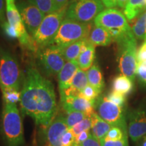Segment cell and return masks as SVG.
<instances>
[{"label":"cell","instance_id":"obj_10","mask_svg":"<svg viewBox=\"0 0 146 146\" xmlns=\"http://www.w3.org/2000/svg\"><path fill=\"white\" fill-rule=\"evenodd\" d=\"M5 1L7 22L10 27L18 32L20 43L25 49L36 52L38 50L37 47L24 25L21 14L15 3V0H5Z\"/></svg>","mask_w":146,"mask_h":146},{"label":"cell","instance_id":"obj_39","mask_svg":"<svg viewBox=\"0 0 146 146\" xmlns=\"http://www.w3.org/2000/svg\"><path fill=\"white\" fill-rule=\"evenodd\" d=\"M53 1H54V10L55 11H57L67 7L70 0H53Z\"/></svg>","mask_w":146,"mask_h":146},{"label":"cell","instance_id":"obj_40","mask_svg":"<svg viewBox=\"0 0 146 146\" xmlns=\"http://www.w3.org/2000/svg\"><path fill=\"white\" fill-rule=\"evenodd\" d=\"M91 135L90 131H85L78 135V136L76 137V141L78 143V145H81V143H83Z\"/></svg>","mask_w":146,"mask_h":146},{"label":"cell","instance_id":"obj_20","mask_svg":"<svg viewBox=\"0 0 146 146\" xmlns=\"http://www.w3.org/2000/svg\"><path fill=\"white\" fill-rule=\"evenodd\" d=\"M89 41V39L80 40L62 48V54L66 61H76L82 50L86 47Z\"/></svg>","mask_w":146,"mask_h":146},{"label":"cell","instance_id":"obj_7","mask_svg":"<svg viewBox=\"0 0 146 146\" xmlns=\"http://www.w3.org/2000/svg\"><path fill=\"white\" fill-rule=\"evenodd\" d=\"M22 72L18 60L8 51L0 48V88L21 89Z\"/></svg>","mask_w":146,"mask_h":146},{"label":"cell","instance_id":"obj_12","mask_svg":"<svg viewBox=\"0 0 146 146\" xmlns=\"http://www.w3.org/2000/svg\"><path fill=\"white\" fill-rule=\"evenodd\" d=\"M16 5L25 28L29 33L33 35L41 25L45 14L28 1H22Z\"/></svg>","mask_w":146,"mask_h":146},{"label":"cell","instance_id":"obj_11","mask_svg":"<svg viewBox=\"0 0 146 146\" xmlns=\"http://www.w3.org/2000/svg\"><path fill=\"white\" fill-rule=\"evenodd\" d=\"M95 108L97 114L112 127H120L128 131L124 107L110 101L106 97H103L96 100Z\"/></svg>","mask_w":146,"mask_h":146},{"label":"cell","instance_id":"obj_13","mask_svg":"<svg viewBox=\"0 0 146 146\" xmlns=\"http://www.w3.org/2000/svg\"><path fill=\"white\" fill-rule=\"evenodd\" d=\"M128 135L133 142L146 135V108L139 107L128 113Z\"/></svg>","mask_w":146,"mask_h":146},{"label":"cell","instance_id":"obj_34","mask_svg":"<svg viewBox=\"0 0 146 146\" xmlns=\"http://www.w3.org/2000/svg\"><path fill=\"white\" fill-rule=\"evenodd\" d=\"M100 141L101 146H129L128 137L118 140H111L104 137Z\"/></svg>","mask_w":146,"mask_h":146},{"label":"cell","instance_id":"obj_2","mask_svg":"<svg viewBox=\"0 0 146 146\" xmlns=\"http://www.w3.org/2000/svg\"><path fill=\"white\" fill-rule=\"evenodd\" d=\"M1 130L8 146H22L24 141L23 124L17 105L3 102Z\"/></svg>","mask_w":146,"mask_h":146},{"label":"cell","instance_id":"obj_32","mask_svg":"<svg viewBox=\"0 0 146 146\" xmlns=\"http://www.w3.org/2000/svg\"><path fill=\"white\" fill-rule=\"evenodd\" d=\"M59 146H79L76 141V137L70 129H68L62 136Z\"/></svg>","mask_w":146,"mask_h":146},{"label":"cell","instance_id":"obj_29","mask_svg":"<svg viewBox=\"0 0 146 146\" xmlns=\"http://www.w3.org/2000/svg\"><path fill=\"white\" fill-rule=\"evenodd\" d=\"M91 127H92V118H91V116H88L79 123L76 124L72 128H71L70 131H72L73 135L76 137L83 131H90Z\"/></svg>","mask_w":146,"mask_h":146},{"label":"cell","instance_id":"obj_23","mask_svg":"<svg viewBox=\"0 0 146 146\" xmlns=\"http://www.w3.org/2000/svg\"><path fill=\"white\" fill-rule=\"evenodd\" d=\"M87 78L89 85L102 92L104 88L105 83L101 69L98 64L95 63L87 71Z\"/></svg>","mask_w":146,"mask_h":146},{"label":"cell","instance_id":"obj_24","mask_svg":"<svg viewBox=\"0 0 146 146\" xmlns=\"http://www.w3.org/2000/svg\"><path fill=\"white\" fill-rule=\"evenodd\" d=\"M133 81L127 76L120 74L116 76L112 82L113 91L127 96L132 91L133 89Z\"/></svg>","mask_w":146,"mask_h":146},{"label":"cell","instance_id":"obj_30","mask_svg":"<svg viewBox=\"0 0 146 146\" xmlns=\"http://www.w3.org/2000/svg\"><path fill=\"white\" fill-rule=\"evenodd\" d=\"M100 94H101L100 91L88 84L79 94H81L82 96H83L86 99L96 103V100L99 98Z\"/></svg>","mask_w":146,"mask_h":146},{"label":"cell","instance_id":"obj_15","mask_svg":"<svg viewBox=\"0 0 146 146\" xmlns=\"http://www.w3.org/2000/svg\"><path fill=\"white\" fill-rule=\"evenodd\" d=\"M63 109L66 112L79 111L85 113L88 116H91L96 112L94 102L86 99L78 94L76 96H67L60 100Z\"/></svg>","mask_w":146,"mask_h":146},{"label":"cell","instance_id":"obj_31","mask_svg":"<svg viewBox=\"0 0 146 146\" xmlns=\"http://www.w3.org/2000/svg\"><path fill=\"white\" fill-rule=\"evenodd\" d=\"M126 137H128L127 131L118 127H112L107 133L105 138L111 140H118Z\"/></svg>","mask_w":146,"mask_h":146},{"label":"cell","instance_id":"obj_43","mask_svg":"<svg viewBox=\"0 0 146 146\" xmlns=\"http://www.w3.org/2000/svg\"><path fill=\"white\" fill-rule=\"evenodd\" d=\"M139 146H146V135L139 140Z\"/></svg>","mask_w":146,"mask_h":146},{"label":"cell","instance_id":"obj_21","mask_svg":"<svg viewBox=\"0 0 146 146\" xmlns=\"http://www.w3.org/2000/svg\"><path fill=\"white\" fill-rule=\"evenodd\" d=\"M91 118L92 127L91 129V133L98 139L101 140L105 137L112 126L102 119L96 112L91 116Z\"/></svg>","mask_w":146,"mask_h":146},{"label":"cell","instance_id":"obj_37","mask_svg":"<svg viewBox=\"0 0 146 146\" xmlns=\"http://www.w3.org/2000/svg\"><path fill=\"white\" fill-rule=\"evenodd\" d=\"M80 146H101L100 141L91 133L88 138L81 143Z\"/></svg>","mask_w":146,"mask_h":146},{"label":"cell","instance_id":"obj_41","mask_svg":"<svg viewBox=\"0 0 146 146\" xmlns=\"http://www.w3.org/2000/svg\"><path fill=\"white\" fill-rule=\"evenodd\" d=\"M106 8H112L116 7V0H101Z\"/></svg>","mask_w":146,"mask_h":146},{"label":"cell","instance_id":"obj_38","mask_svg":"<svg viewBox=\"0 0 146 146\" xmlns=\"http://www.w3.org/2000/svg\"><path fill=\"white\" fill-rule=\"evenodd\" d=\"M6 21L5 1V0H0V26H2Z\"/></svg>","mask_w":146,"mask_h":146},{"label":"cell","instance_id":"obj_26","mask_svg":"<svg viewBox=\"0 0 146 146\" xmlns=\"http://www.w3.org/2000/svg\"><path fill=\"white\" fill-rule=\"evenodd\" d=\"M2 92L3 102L6 104H16L21 100V91L12 88H1Z\"/></svg>","mask_w":146,"mask_h":146},{"label":"cell","instance_id":"obj_25","mask_svg":"<svg viewBox=\"0 0 146 146\" xmlns=\"http://www.w3.org/2000/svg\"><path fill=\"white\" fill-rule=\"evenodd\" d=\"M131 29L136 39H144L146 35V10L138 16Z\"/></svg>","mask_w":146,"mask_h":146},{"label":"cell","instance_id":"obj_17","mask_svg":"<svg viewBox=\"0 0 146 146\" xmlns=\"http://www.w3.org/2000/svg\"><path fill=\"white\" fill-rule=\"evenodd\" d=\"M89 84L87 71L79 68L73 77L70 87L60 94V100L67 96H76L81 92Z\"/></svg>","mask_w":146,"mask_h":146},{"label":"cell","instance_id":"obj_1","mask_svg":"<svg viewBox=\"0 0 146 146\" xmlns=\"http://www.w3.org/2000/svg\"><path fill=\"white\" fill-rule=\"evenodd\" d=\"M21 111L30 116L36 125L46 127L57 113V101L53 83L37 69L27 68L21 91Z\"/></svg>","mask_w":146,"mask_h":146},{"label":"cell","instance_id":"obj_5","mask_svg":"<svg viewBox=\"0 0 146 146\" xmlns=\"http://www.w3.org/2000/svg\"><path fill=\"white\" fill-rule=\"evenodd\" d=\"M92 27L91 23H81L65 18L50 45H56L63 48L76 41L89 39Z\"/></svg>","mask_w":146,"mask_h":146},{"label":"cell","instance_id":"obj_36","mask_svg":"<svg viewBox=\"0 0 146 146\" xmlns=\"http://www.w3.org/2000/svg\"><path fill=\"white\" fill-rule=\"evenodd\" d=\"M137 60L138 62L146 61V35L143 39V42L137 50Z\"/></svg>","mask_w":146,"mask_h":146},{"label":"cell","instance_id":"obj_9","mask_svg":"<svg viewBox=\"0 0 146 146\" xmlns=\"http://www.w3.org/2000/svg\"><path fill=\"white\" fill-rule=\"evenodd\" d=\"M36 53L38 65L47 76L58 74L66 64L62 48L58 45H47Z\"/></svg>","mask_w":146,"mask_h":146},{"label":"cell","instance_id":"obj_42","mask_svg":"<svg viewBox=\"0 0 146 146\" xmlns=\"http://www.w3.org/2000/svg\"><path fill=\"white\" fill-rule=\"evenodd\" d=\"M129 0H116V6L118 8L124 9Z\"/></svg>","mask_w":146,"mask_h":146},{"label":"cell","instance_id":"obj_16","mask_svg":"<svg viewBox=\"0 0 146 146\" xmlns=\"http://www.w3.org/2000/svg\"><path fill=\"white\" fill-rule=\"evenodd\" d=\"M79 69L77 60L66 62L63 68L58 74V87L60 95L70 87L71 82L76 72Z\"/></svg>","mask_w":146,"mask_h":146},{"label":"cell","instance_id":"obj_44","mask_svg":"<svg viewBox=\"0 0 146 146\" xmlns=\"http://www.w3.org/2000/svg\"><path fill=\"white\" fill-rule=\"evenodd\" d=\"M145 5H146V0H145Z\"/></svg>","mask_w":146,"mask_h":146},{"label":"cell","instance_id":"obj_6","mask_svg":"<svg viewBox=\"0 0 146 146\" xmlns=\"http://www.w3.org/2000/svg\"><path fill=\"white\" fill-rule=\"evenodd\" d=\"M67 7L47 14L32 35L38 50L50 45L66 16Z\"/></svg>","mask_w":146,"mask_h":146},{"label":"cell","instance_id":"obj_28","mask_svg":"<svg viewBox=\"0 0 146 146\" xmlns=\"http://www.w3.org/2000/svg\"><path fill=\"white\" fill-rule=\"evenodd\" d=\"M35 5L45 14L54 12V5L53 0H27Z\"/></svg>","mask_w":146,"mask_h":146},{"label":"cell","instance_id":"obj_22","mask_svg":"<svg viewBox=\"0 0 146 146\" xmlns=\"http://www.w3.org/2000/svg\"><path fill=\"white\" fill-rule=\"evenodd\" d=\"M145 0H129L125 8L124 14L127 21H132L146 10Z\"/></svg>","mask_w":146,"mask_h":146},{"label":"cell","instance_id":"obj_19","mask_svg":"<svg viewBox=\"0 0 146 146\" xmlns=\"http://www.w3.org/2000/svg\"><path fill=\"white\" fill-rule=\"evenodd\" d=\"M96 58V46L89 41L78 56L77 62L79 68L87 71L92 66Z\"/></svg>","mask_w":146,"mask_h":146},{"label":"cell","instance_id":"obj_8","mask_svg":"<svg viewBox=\"0 0 146 146\" xmlns=\"http://www.w3.org/2000/svg\"><path fill=\"white\" fill-rule=\"evenodd\" d=\"M104 9L101 0H70L65 18L81 23H91Z\"/></svg>","mask_w":146,"mask_h":146},{"label":"cell","instance_id":"obj_3","mask_svg":"<svg viewBox=\"0 0 146 146\" xmlns=\"http://www.w3.org/2000/svg\"><path fill=\"white\" fill-rule=\"evenodd\" d=\"M94 23L107 29L116 43L133 33L125 14L115 8L104 9L96 16Z\"/></svg>","mask_w":146,"mask_h":146},{"label":"cell","instance_id":"obj_14","mask_svg":"<svg viewBox=\"0 0 146 146\" xmlns=\"http://www.w3.org/2000/svg\"><path fill=\"white\" fill-rule=\"evenodd\" d=\"M66 117L56 116L50 125L45 127L43 146H59L64 134L68 130Z\"/></svg>","mask_w":146,"mask_h":146},{"label":"cell","instance_id":"obj_35","mask_svg":"<svg viewBox=\"0 0 146 146\" xmlns=\"http://www.w3.org/2000/svg\"><path fill=\"white\" fill-rule=\"evenodd\" d=\"M137 76L140 82L146 85V61L138 62Z\"/></svg>","mask_w":146,"mask_h":146},{"label":"cell","instance_id":"obj_33","mask_svg":"<svg viewBox=\"0 0 146 146\" xmlns=\"http://www.w3.org/2000/svg\"><path fill=\"white\" fill-rule=\"evenodd\" d=\"M106 97L108 100L112 102L113 103L116 104L120 106L121 107L125 106L126 104V96H124V95L112 91Z\"/></svg>","mask_w":146,"mask_h":146},{"label":"cell","instance_id":"obj_4","mask_svg":"<svg viewBox=\"0 0 146 146\" xmlns=\"http://www.w3.org/2000/svg\"><path fill=\"white\" fill-rule=\"evenodd\" d=\"M118 68L122 74L134 81L137 68V40L133 33L118 41Z\"/></svg>","mask_w":146,"mask_h":146},{"label":"cell","instance_id":"obj_18","mask_svg":"<svg viewBox=\"0 0 146 146\" xmlns=\"http://www.w3.org/2000/svg\"><path fill=\"white\" fill-rule=\"evenodd\" d=\"M89 41L94 46H108L110 45L114 40L110 33L107 29L95 25L91 29Z\"/></svg>","mask_w":146,"mask_h":146},{"label":"cell","instance_id":"obj_27","mask_svg":"<svg viewBox=\"0 0 146 146\" xmlns=\"http://www.w3.org/2000/svg\"><path fill=\"white\" fill-rule=\"evenodd\" d=\"M67 116L66 117V123L69 129L72 128L76 124L79 123L88 116L85 113L79 111H68L66 112Z\"/></svg>","mask_w":146,"mask_h":146}]
</instances>
